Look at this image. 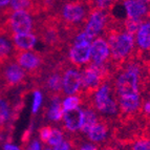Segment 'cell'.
Here are the masks:
<instances>
[{
	"instance_id": "6da1fadb",
	"label": "cell",
	"mask_w": 150,
	"mask_h": 150,
	"mask_svg": "<svg viewBox=\"0 0 150 150\" xmlns=\"http://www.w3.org/2000/svg\"><path fill=\"white\" fill-rule=\"evenodd\" d=\"M14 59L25 73L34 79H37L42 75L43 66L46 62L43 54L32 50H15Z\"/></svg>"
},
{
	"instance_id": "7a4b0ae2",
	"label": "cell",
	"mask_w": 150,
	"mask_h": 150,
	"mask_svg": "<svg viewBox=\"0 0 150 150\" xmlns=\"http://www.w3.org/2000/svg\"><path fill=\"white\" fill-rule=\"evenodd\" d=\"M6 24L12 34L30 33L34 30L30 13L26 11H11L6 17Z\"/></svg>"
},
{
	"instance_id": "3957f363",
	"label": "cell",
	"mask_w": 150,
	"mask_h": 150,
	"mask_svg": "<svg viewBox=\"0 0 150 150\" xmlns=\"http://www.w3.org/2000/svg\"><path fill=\"white\" fill-rule=\"evenodd\" d=\"M107 19V14L105 11L93 8L90 12L89 16L87 18V21L84 26V32L87 33L90 37L95 38L100 34L102 30H104Z\"/></svg>"
},
{
	"instance_id": "277c9868",
	"label": "cell",
	"mask_w": 150,
	"mask_h": 150,
	"mask_svg": "<svg viewBox=\"0 0 150 150\" xmlns=\"http://www.w3.org/2000/svg\"><path fill=\"white\" fill-rule=\"evenodd\" d=\"M81 89V73L75 68H66L62 77V91L64 95H76Z\"/></svg>"
},
{
	"instance_id": "5b68a950",
	"label": "cell",
	"mask_w": 150,
	"mask_h": 150,
	"mask_svg": "<svg viewBox=\"0 0 150 150\" xmlns=\"http://www.w3.org/2000/svg\"><path fill=\"white\" fill-rule=\"evenodd\" d=\"M90 59L95 64H103L109 59L110 47L104 38H97L90 43Z\"/></svg>"
},
{
	"instance_id": "8992f818",
	"label": "cell",
	"mask_w": 150,
	"mask_h": 150,
	"mask_svg": "<svg viewBox=\"0 0 150 150\" xmlns=\"http://www.w3.org/2000/svg\"><path fill=\"white\" fill-rule=\"evenodd\" d=\"M90 55V43H74L68 50V60L76 66H81L89 62Z\"/></svg>"
},
{
	"instance_id": "52a82bcc",
	"label": "cell",
	"mask_w": 150,
	"mask_h": 150,
	"mask_svg": "<svg viewBox=\"0 0 150 150\" xmlns=\"http://www.w3.org/2000/svg\"><path fill=\"white\" fill-rule=\"evenodd\" d=\"M62 120L64 122L65 130L69 132H77L82 127L84 121V110L80 107L65 110L63 112Z\"/></svg>"
},
{
	"instance_id": "ba28073f",
	"label": "cell",
	"mask_w": 150,
	"mask_h": 150,
	"mask_svg": "<svg viewBox=\"0 0 150 150\" xmlns=\"http://www.w3.org/2000/svg\"><path fill=\"white\" fill-rule=\"evenodd\" d=\"M64 67V64H58L57 68L54 69L52 74L46 77L44 81V86L45 88L48 90L50 96H60L62 97V77L63 75L61 74L60 69Z\"/></svg>"
},
{
	"instance_id": "9c48e42d",
	"label": "cell",
	"mask_w": 150,
	"mask_h": 150,
	"mask_svg": "<svg viewBox=\"0 0 150 150\" xmlns=\"http://www.w3.org/2000/svg\"><path fill=\"white\" fill-rule=\"evenodd\" d=\"M123 3L128 18L142 20L144 17H147L150 11L149 4L141 0H123Z\"/></svg>"
},
{
	"instance_id": "30bf717a",
	"label": "cell",
	"mask_w": 150,
	"mask_h": 150,
	"mask_svg": "<svg viewBox=\"0 0 150 150\" xmlns=\"http://www.w3.org/2000/svg\"><path fill=\"white\" fill-rule=\"evenodd\" d=\"M109 130V123L106 119H98L97 123L87 131L86 135L93 143H102L106 141Z\"/></svg>"
},
{
	"instance_id": "8fae6325",
	"label": "cell",
	"mask_w": 150,
	"mask_h": 150,
	"mask_svg": "<svg viewBox=\"0 0 150 150\" xmlns=\"http://www.w3.org/2000/svg\"><path fill=\"white\" fill-rule=\"evenodd\" d=\"M38 37L36 34L22 33V34H13L12 41L15 50H30L35 47Z\"/></svg>"
},
{
	"instance_id": "7c38bea8",
	"label": "cell",
	"mask_w": 150,
	"mask_h": 150,
	"mask_svg": "<svg viewBox=\"0 0 150 150\" xmlns=\"http://www.w3.org/2000/svg\"><path fill=\"white\" fill-rule=\"evenodd\" d=\"M137 34V44L141 52H150V20L141 22Z\"/></svg>"
},
{
	"instance_id": "4fadbf2b",
	"label": "cell",
	"mask_w": 150,
	"mask_h": 150,
	"mask_svg": "<svg viewBox=\"0 0 150 150\" xmlns=\"http://www.w3.org/2000/svg\"><path fill=\"white\" fill-rule=\"evenodd\" d=\"M62 102L60 96H52L50 97V106L46 111V117L52 122H60L63 118Z\"/></svg>"
},
{
	"instance_id": "5bb4252c",
	"label": "cell",
	"mask_w": 150,
	"mask_h": 150,
	"mask_svg": "<svg viewBox=\"0 0 150 150\" xmlns=\"http://www.w3.org/2000/svg\"><path fill=\"white\" fill-rule=\"evenodd\" d=\"M98 115L96 113L95 109L93 107H86L84 110V121H83L82 127H81V132L86 134L87 131L95 125L98 121Z\"/></svg>"
},
{
	"instance_id": "9a60e30c",
	"label": "cell",
	"mask_w": 150,
	"mask_h": 150,
	"mask_svg": "<svg viewBox=\"0 0 150 150\" xmlns=\"http://www.w3.org/2000/svg\"><path fill=\"white\" fill-rule=\"evenodd\" d=\"M11 115H12V110L10 104L8 101L0 97V127L5 126L11 122Z\"/></svg>"
},
{
	"instance_id": "2e32d148",
	"label": "cell",
	"mask_w": 150,
	"mask_h": 150,
	"mask_svg": "<svg viewBox=\"0 0 150 150\" xmlns=\"http://www.w3.org/2000/svg\"><path fill=\"white\" fill-rule=\"evenodd\" d=\"M63 140H64V134L62 131L58 128H53L50 139L46 143L48 145V149H56L63 142Z\"/></svg>"
},
{
	"instance_id": "e0dca14e",
	"label": "cell",
	"mask_w": 150,
	"mask_h": 150,
	"mask_svg": "<svg viewBox=\"0 0 150 150\" xmlns=\"http://www.w3.org/2000/svg\"><path fill=\"white\" fill-rule=\"evenodd\" d=\"M80 105H81V98H80V96H76V95L67 96L62 102V107L64 111L65 110L77 108Z\"/></svg>"
},
{
	"instance_id": "ac0fdd59",
	"label": "cell",
	"mask_w": 150,
	"mask_h": 150,
	"mask_svg": "<svg viewBox=\"0 0 150 150\" xmlns=\"http://www.w3.org/2000/svg\"><path fill=\"white\" fill-rule=\"evenodd\" d=\"M142 20L139 19H132V18H126L125 21L123 22V26H124V30L131 35H134L135 33L138 32L139 28H140Z\"/></svg>"
},
{
	"instance_id": "d6986e66",
	"label": "cell",
	"mask_w": 150,
	"mask_h": 150,
	"mask_svg": "<svg viewBox=\"0 0 150 150\" xmlns=\"http://www.w3.org/2000/svg\"><path fill=\"white\" fill-rule=\"evenodd\" d=\"M42 102H43L42 93L38 89L34 90V91H33V104H32L33 115H36V113L39 111L41 105H42Z\"/></svg>"
},
{
	"instance_id": "ffe728a7",
	"label": "cell",
	"mask_w": 150,
	"mask_h": 150,
	"mask_svg": "<svg viewBox=\"0 0 150 150\" xmlns=\"http://www.w3.org/2000/svg\"><path fill=\"white\" fill-rule=\"evenodd\" d=\"M90 4H91V8H98V10H102L107 12L108 10L111 8L115 0H89Z\"/></svg>"
},
{
	"instance_id": "44dd1931",
	"label": "cell",
	"mask_w": 150,
	"mask_h": 150,
	"mask_svg": "<svg viewBox=\"0 0 150 150\" xmlns=\"http://www.w3.org/2000/svg\"><path fill=\"white\" fill-rule=\"evenodd\" d=\"M93 38L88 35L84 30H81L74 37V43L75 44H81V43H91Z\"/></svg>"
},
{
	"instance_id": "7402d4cb",
	"label": "cell",
	"mask_w": 150,
	"mask_h": 150,
	"mask_svg": "<svg viewBox=\"0 0 150 150\" xmlns=\"http://www.w3.org/2000/svg\"><path fill=\"white\" fill-rule=\"evenodd\" d=\"M52 130L53 127L50 126H42L39 130V139L43 144H46L50 137V133H52Z\"/></svg>"
},
{
	"instance_id": "603a6c76",
	"label": "cell",
	"mask_w": 150,
	"mask_h": 150,
	"mask_svg": "<svg viewBox=\"0 0 150 150\" xmlns=\"http://www.w3.org/2000/svg\"><path fill=\"white\" fill-rule=\"evenodd\" d=\"M32 132H33V125H30V127L24 131L22 138H21V141H22L23 145H28V141H30V139Z\"/></svg>"
},
{
	"instance_id": "cb8c5ba5",
	"label": "cell",
	"mask_w": 150,
	"mask_h": 150,
	"mask_svg": "<svg viewBox=\"0 0 150 150\" xmlns=\"http://www.w3.org/2000/svg\"><path fill=\"white\" fill-rule=\"evenodd\" d=\"M68 149H73L71 143H70L69 140H63V142L55 150H68Z\"/></svg>"
},
{
	"instance_id": "d4e9b609",
	"label": "cell",
	"mask_w": 150,
	"mask_h": 150,
	"mask_svg": "<svg viewBox=\"0 0 150 150\" xmlns=\"http://www.w3.org/2000/svg\"><path fill=\"white\" fill-rule=\"evenodd\" d=\"M81 146H79V149H83V150H95L98 149V146H96L95 143H81Z\"/></svg>"
},
{
	"instance_id": "484cf974",
	"label": "cell",
	"mask_w": 150,
	"mask_h": 150,
	"mask_svg": "<svg viewBox=\"0 0 150 150\" xmlns=\"http://www.w3.org/2000/svg\"><path fill=\"white\" fill-rule=\"evenodd\" d=\"M30 146H28V149H32V150H39L42 149V146L40 145V142L38 140H33L30 142V144H28Z\"/></svg>"
},
{
	"instance_id": "4316f807",
	"label": "cell",
	"mask_w": 150,
	"mask_h": 150,
	"mask_svg": "<svg viewBox=\"0 0 150 150\" xmlns=\"http://www.w3.org/2000/svg\"><path fill=\"white\" fill-rule=\"evenodd\" d=\"M2 149H4V150H19L20 147L14 145V144H12L11 142H8V143H4V144H3Z\"/></svg>"
},
{
	"instance_id": "83f0119b",
	"label": "cell",
	"mask_w": 150,
	"mask_h": 150,
	"mask_svg": "<svg viewBox=\"0 0 150 150\" xmlns=\"http://www.w3.org/2000/svg\"><path fill=\"white\" fill-rule=\"evenodd\" d=\"M147 17H148V18H149V19H150V11H149V13H148V15H147Z\"/></svg>"
},
{
	"instance_id": "f1b7e54d",
	"label": "cell",
	"mask_w": 150,
	"mask_h": 150,
	"mask_svg": "<svg viewBox=\"0 0 150 150\" xmlns=\"http://www.w3.org/2000/svg\"><path fill=\"white\" fill-rule=\"evenodd\" d=\"M0 93H1V90H0Z\"/></svg>"
}]
</instances>
